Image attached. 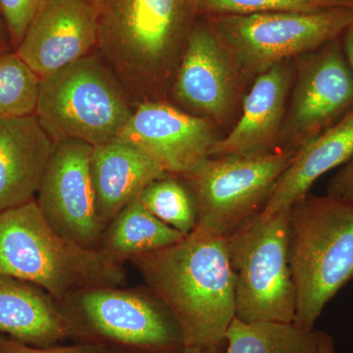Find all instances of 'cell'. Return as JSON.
I'll return each instance as SVG.
<instances>
[{
  "instance_id": "6da1fadb",
  "label": "cell",
  "mask_w": 353,
  "mask_h": 353,
  "mask_svg": "<svg viewBox=\"0 0 353 353\" xmlns=\"http://www.w3.org/2000/svg\"><path fill=\"white\" fill-rule=\"evenodd\" d=\"M97 53L134 103L165 101L196 22V0H90Z\"/></svg>"
},
{
  "instance_id": "7a4b0ae2",
  "label": "cell",
  "mask_w": 353,
  "mask_h": 353,
  "mask_svg": "<svg viewBox=\"0 0 353 353\" xmlns=\"http://www.w3.org/2000/svg\"><path fill=\"white\" fill-rule=\"evenodd\" d=\"M175 318L188 347H225L236 318L234 279L227 236L194 233L175 245L130 260Z\"/></svg>"
},
{
  "instance_id": "3957f363",
  "label": "cell",
  "mask_w": 353,
  "mask_h": 353,
  "mask_svg": "<svg viewBox=\"0 0 353 353\" xmlns=\"http://www.w3.org/2000/svg\"><path fill=\"white\" fill-rule=\"evenodd\" d=\"M0 275L46 290L57 303L92 288L121 287L124 263L58 234L36 199L0 213Z\"/></svg>"
},
{
  "instance_id": "277c9868",
  "label": "cell",
  "mask_w": 353,
  "mask_h": 353,
  "mask_svg": "<svg viewBox=\"0 0 353 353\" xmlns=\"http://www.w3.org/2000/svg\"><path fill=\"white\" fill-rule=\"evenodd\" d=\"M289 262L296 296L292 324L314 331L327 303L353 280V199L306 196L292 204Z\"/></svg>"
},
{
  "instance_id": "5b68a950",
  "label": "cell",
  "mask_w": 353,
  "mask_h": 353,
  "mask_svg": "<svg viewBox=\"0 0 353 353\" xmlns=\"http://www.w3.org/2000/svg\"><path fill=\"white\" fill-rule=\"evenodd\" d=\"M136 104L97 52L41 80L36 117L55 141L95 146L119 138Z\"/></svg>"
},
{
  "instance_id": "8992f818",
  "label": "cell",
  "mask_w": 353,
  "mask_h": 353,
  "mask_svg": "<svg viewBox=\"0 0 353 353\" xmlns=\"http://www.w3.org/2000/svg\"><path fill=\"white\" fill-rule=\"evenodd\" d=\"M58 303L76 343L124 353H179L185 347L175 318L152 292L92 288Z\"/></svg>"
},
{
  "instance_id": "52a82bcc",
  "label": "cell",
  "mask_w": 353,
  "mask_h": 353,
  "mask_svg": "<svg viewBox=\"0 0 353 353\" xmlns=\"http://www.w3.org/2000/svg\"><path fill=\"white\" fill-rule=\"evenodd\" d=\"M289 209L259 214L227 236L236 317L245 323H292L296 288L289 262Z\"/></svg>"
},
{
  "instance_id": "ba28073f",
  "label": "cell",
  "mask_w": 353,
  "mask_h": 353,
  "mask_svg": "<svg viewBox=\"0 0 353 353\" xmlns=\"http://www.w3.org/2000/svg\"><path fill=\"white\" fill-rule=\"evenodd\" d=\"M208 22L236 70L257 76L290 58L307 54L340 39L353 22V8L211 15Z\"/></svg>"
},
{
  "instance_id": "9c48e42d",
  "label": "cell",
  "mask_w": 353,
  "mask_h": 353,
  "mask_svg": "<svg viewBox=\"0 0 353 353\" xmlns=\"http://www.w3.org/2000/svg\"><path fill=\"white\" fill-rule=\"evenodd\" d=\"M296 150L252 155L209 157L182 176L194 192L197 208L192 233L222 238L261 212Z\"/></svg>"
},
{
  "instance_id": "30bf717a",
  "label": "cell",
  "mask_w": 353,
  "mask_h": 353,
  "mask_svg": "<svg viewBox=\"0 0 353 353\" xmlns=\"http://www.w3.org/2000/svg\"><path fill=\"white\" fill-rule=\"evenodd\" d=\"M353 110V72L340 39L303 55L280 141L297 150Z\"/></svg>"
},
{
  "instance_id": "8fae6325",
  "label": "cell",
  "mask_w": 353,
  "mask_h": 353,
  "mask_svg": "<svg viewBox=\"0 0 353 353\" xmlns=\"http://www.w3.org/2000/svg\"><path fill=\"white\" fill-rule=\"evenodd\" d=\"M94 146L77 139L57 141L36 201L58 234L90 250H101L106 227L97 214L90 157Z\"/></svg>"
},
{
  "instance_id": "7c38bea8",
  "label": "cell",
  "mask_w": 353,
  "mask_h": 353,
  "mask_svg": "<svg viewBox=\"0 0 353 353\" xmlns=\"http://www.w3.org/2000/svg\"><path fill=\"white\" fill-rule=\"evenodd\" d=\"M138 145L169 175L183 176L210 157L219 141L212 121L166 101L137 104L119 138Z\"/></svg>"
},
{
  "instance_id": "4fadbf2b",
  "label": "cell",
  "mask_w": 353,
  "mask_h": 353,
  "mask_svg": "<svg viewBox=\"0 0 353 353\" xmlns=\"http://www.w3.org/2000/svg\"><path fill=\"white\" fill-rule=\"evenodd\" d=\"M236 72L208 21L196 20L169 94L187 112L209 120L224 119L236 99Z\"/></svg>"
},
{
  "instance_id": "5bb4252c",
  "label": "cell",
  "mask_w": 353,
  "mask_h": 353,
  "mask_svg": "<svg viewBox=\"0 0 353 353\" xmlns=\"http://www.w3.org/2000/svg\"><path fill=\"white\" fill-rule=\"evenodd\" d=\"M97 24L90 0H48L16 53L43 79L97 52Z\"/></svg>"
},
{
  "instance_id": "9a60e30c",
  "label": "cell",
  "mask_w": 353,
  "mask_h": 353,
  "mask_svg": "<svg viewBox=\"0 0 353 353\" xmlns=\"http://www.w3.org/2000/svg\"><path fill=\"white\" fill-rule=\"evenodd\" d=\"M290 80L288 61L257 75L246 95L240 120L215 143L210 157L275 152L272 148L280 141Z\"/></svg>"
},
{
  "instance_id": "2e32d148",
  "label": "cell",
  "mask_w": 353,
  "mask_h": 353,
  "mask_svg": "<svg viewBox=\"0 0 353 353\" xmlns=\"http://www.w3.org/2000/svg\"><path fill=\"white\" fill-rule=\"evenodd\" d=\"M55 145L36 115L0 120V213L36 199Z\"/></svg>"
},
{
  "instance_id": "e0dca14e",
  "label": "cell",
  "mask_w": 353,
  "mask_h": 353,
  "mask_svg": "<svg viewBox=\"0 0 353 353\" xmlns=\"http://www.w3.org/2000/svg\"><path fill=\"white\" fill-rule=\"evenodd\" d=\"M90 175L97 214L108 227L123 208L139 199L150 183L167 173L138 145L116 139L94 146Z\"/></svg>"
},
{
  "instance_id": "ac0fdd59",
  "label": "cell",
  "mask_w": 353,
  "mask_h": 353,
  "mask_svg": "<svg viewBox=\"0 0 353 353\" xmlns=\"http://www.w3.org/2000/svg\"><path fill=\"white\" fill-rule=\"evenodd\" d=\"M353 157V110L333 127L297 148L272 188L259 215L271 217L307 196L313 183Z\"/></svg>"
},
{
  "instance_id": "d6986e66",
  "label": "cell",
  "mask_w": 353,
  "mask_h": 353,
  "mask_svg": "<svg viewBox=\"0 0 353 353\" xmlns=\"http://www.w3.org/2000/svg\"><path fill=\"white\" fill-rule=\"evenodd\" d=\"M32 347L72 338L68 319L48 292L32 283L0 275V336Z\"/></svg>"
},
{
  "instance_id": "ffe728a7",
  "label": "cell",
  "mask_w": 353,
  "mask_h": 353,
  "mask_svg": "<svg viewBox=\"0 0 353 353\" xmlns=\"http://www.w3.org/2000/svg\"><path fill=\"white\" fill-rule=\"evenodd\" d=\"M185 238V234L158 219L137 199L109 223L101 250L124 263L139 255L175 245Z\"/></svg>"
},
{
  "instance_id": "44dd1931",
  "label": "cell",
  "mask_w": 353,
  "mask_h": 353,
  "mask_svg": "<svg viewBox=\"0 0 353 353\" xmlns=\"http://www.w3.org/2000/svg\"><path fill=\"white\" fill-rule=\"evenodd\" d=\"M321 331H303L292 323H245L234 318L224 353H322Z\"/></svg>"
},
{
  "instance_id": "7402d4cb",
  "label": "cell",
  "mask_w": 353,
  "mask_h": 353,
  "mask_svg": "<svg viewBox=\"0 0 353 353\" xmlns=\"http://www.w3.org/2000/svg\"><path fill=\"white\" fill-rule=\"evenodd\" d=\"M139 199L155 217L185 236L196 226V199L189 183L181 181L180 176L167 174L153 181Z\"/></svg>"
},
{
  "instance_id": "603a6c76",
  "label": "cell",
  "mask_w": 353,
  "mask_h": 353,
  "mask_svg": "<svg viewBox=\"0 0 353 353\" xmlns=\"http://www.w3.org/2000/svg\"><path fill=\"white\" fill-rule=\"evenodd\" d=\"M41 80L15 50L0 51V120L34 115Z\"/></svg>"
},
{
  "instance_id": "cb8c5ba5",
  "label": "cell",
  "mask_w": 353,
  "mask_h": 353,
  "mask_svg": "<svg viewBox=\"0 0 353 353\" xmlns=\"http://www.w3.org/2000/svg\"><path fill=\"white\" fill-rule=\"evenodd\" d=\"M199 14L246 15L269 12H318L352 7L353 0H196Z\"/></svg>"
},
{
  "instance_id": "d4e9b609",
  "label": "cell",
  "mask_w": 353,
  "mask_h": 353,
  "mask_svg": "<svg viewBox=\"0 0 353 353\" xmlns=\"http://www.w3.org/2000/svg\"><path fill=\"white\" fill-rule=\"evenodd\" d=\"M48 0H0V15L6 24L13 50L19 46L26 31L39 9Z\"/></svg>"
},
{
  "instance_id": "484cf974",
  "label": "cell",
  "mask_w": 353,
  "mask_h": 353,
  "mask_svg": "<svg viewBox=\"0 0 353 353\" xmlns=\"http://www.w3.org/2000/svg\"><path fill=\"white\" fill-rule=\"evenodd\" d=\"M0 353H106L101 348L88 345V343H76L71 345H51V347H32L0 336Z\"/></svg>"
},
{
  "instance_id": "4316f807",
  "label": "cell",
  "mask_w": 353,
  "mask_h": 353,
  "mask_svg": "<svg viewBox=\"0 0 353 353\" xmlns=\"http://www.w3.org/2000/svg\"><path fill=\"white\" fill-rule=\"evenodd\" d=\"M327 194L338 199H353V157L330 181Z\"/></svg>"
},
{
  "instance_id": "83f0119b",
  "label": "cell",
  "mask_w": 353,
  "mask_h": 353,
  "mask_svg": "<svg viewBox=\"0 0 353 353\" xmlns=\"http://www.w3.org/2000/svg\"><path fill=\"white\" fill-rule=\"evenodd\" d=\"M340 41L345 57L353 72V22L343 32Z\"/></svg>"
},
{
  "instance_id": "f1b7e54d",
  "label": "cell",
  "mask_w": 353,
  "mask_h": 353,
  "mask_svg": "<svg viewBox=\"0 0 353 353\" xmlns=\"http://www.w3.org/2000/svg\"><path fill=\"white\" fill-rule=\"evenodd\" d=\"M13 50L9 41L8 32H7L6 24L0 15V51Z\"/></svg>"
},
{
  "instance_id": "f546056e",
  "label": "cell",
  "mask_w": 353,
  "mask_h": 353,
  "mask_svg": "<svg viewBox=\"0 0 353 353\" xmlns=\"http://www.w3.org/2000/svg\"><path fill=\"white\" fill-rule=\"evenodd\" d=\"M320 343H321L322 353H336L334 350L333 339L329 334L322 332L320 333Z\"/></svg>"
},
{
  "instance_id": "4dcf8cb0",
  "label": "cell",
  "mask_w": 353,
  "mask_h": 353,
  "mask_svg": "<svg viewBox=\"0 0 353 353\" xmlns=\"http://www.w3.org/2000/svg\"><path fill=\"white\" fill-rule=\"evenodd\" d=\"M179 353H224L223 347H183Z\"/></svg>"
},
{
  "instance_id": "1f68e13d",
  "label": "cell",
  "mask_w": 353,
  "mask_h": 353,
  "mask_svg": "<svg viewBox=\"0 0 353 353\" xmlns=\"http://www.w3.org/2000/svg\"><path fill=\"white\" fill-rule=\"evenodd\" d=\"M106 353H124V352H106Z\"/></svg>"
}]
</instances>
